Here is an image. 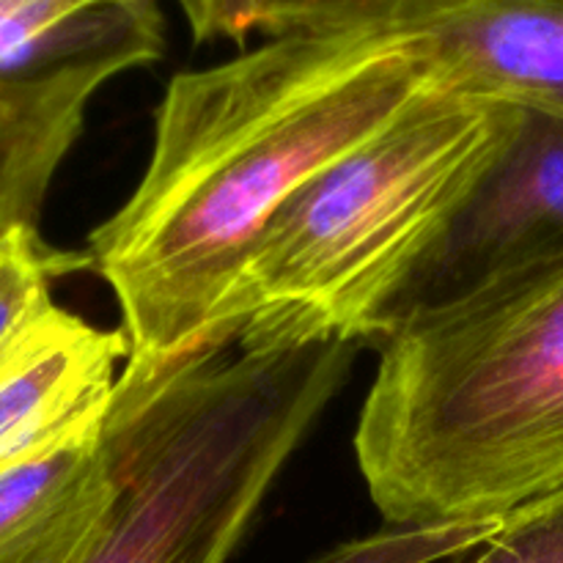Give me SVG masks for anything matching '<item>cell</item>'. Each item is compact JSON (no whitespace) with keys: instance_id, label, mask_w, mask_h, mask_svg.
<instances>
[{"instance_id":"15","label":"cell","mask_w":563,"mask_h":563,"mask_svg":"<svg viewBox=\"0 0 563 563\" xmlns=\"http://www.w3.org/2000/svg\"><path fill=\"white\" fill-rule=\"evenodd\" d=\"M192 38L207 42H245L258 31V0H179Z\"/></svg>"},{"instance_id":"5","label":"cell","mask_w":563,"mask_h":563,"mask_svg":"<svg viewBox=\"0 0 563 563\" xmlns=\"http://www.w3.org/2000/svg\"><path fill=\"white\" fill-rule=\"evenodd\" d=\"M563 269V119L520 104L495 163L421 258L377 341L498 286Z\"/></svg>"},{"instance_id":"6","label":"cell","mask_w":563,"mask_h":563,"mask_svg":"<svg viewBox=\"0 0 563 563\" xmlns=\"http://www.w3.org/2000/svg\"><path fill=\"white\" fill-rule=\"evenodd\" d=\"M126 357L124 330L49 306L0 357V473L102 427Z\"/></svg>"},{"instance_id":"10","label":"cell","mask_w":563,"mask_h":563,"mask_svg":"<svg viewBox=\"0 0 563 563\" xmlns=\"http://www.w3.org/2000/svg\"><path fill=\"white\" fill-rule=\"evenodd\" d=\"M157 20V0H0V75L75 55Z\"/></svg>"},{"instance_id":"11","label":"cell","mask_w":563,"mask_h":563,"mask_svg":"<svg viewBox=\"0 0 563 563\" xmlns=\"http://www.w3.org/2000/svg\"><path fill=\"white\" fill-rule=\"evenodd\" d=\"M82 267H91L88 253L47 245L38 234V223L0 229V357L53 306V280Z\"/></svg>"},{"instance_id":"12","label":"cell","mask_w":563,"mask_h":563,"mask_svg":"<svg viewBox=\"0 0 563 563\" xmlns=\"http://www.w3.org/2000/svg\"><path fill=\"white\" fill-rule=\"evenodd\" d=\"M478 0H258V31L291 33L410 27L467 9Z\"/></svg>"},{"instance_id":"4","label":"cell","mask_w":563,"mask_h":563,"mask_svg":"<svg viewBox=\"0 0 563 563\" xmlns=\"http://www.w3.org/2000/svg\"><path fill=\"white\" fill-rule=\"evenodd\" d=\"M352 357L322 341L124 368L104 421L115 498L69 563H229Z\"/></svg>"},{"instance_id":"2","label":"cell","mask_w":563,"mask_h":563,"mask_svg":"<svg viewBox=\"0 0 563 563\" xmlns=\"http://www.w3.org/2000/svg\"><path fill=\"white\" fill-rule=\"evenodd\" d=\"M357 467L396 528L495 526L563 489V269L379 341Z\"/></svg>"},{"instance_id":"8","label":"cell","mask_w":563,"mask_h":563,"mask_svg":"<svg viewBox=\"0 0 563 563\" xmlns=\"http://www.w3.org/2000/svg\"><path fill=\"white\" fill-rule=\"evenodd\" d=\"M401 31L432 88L533 104L563 119V0H478Z\"/></svg>"},{"instance_id":"3","label":"cell","mask_w":563,"mask_h":563,"mask_svg":"<svg viewBox=\"0 0 563 563\" xmlns=\"http://www.w3.org/2000/svg\"><path fill=\"white\" fill-rule=\"evenodd\" d=\"M520 104L429 86L269 220L218 319V346L377 339L385 311L495 163Z\"/></svg>"},{"instance_id":"1","label":"cell","mask_w":563,"mask_h":563,"mask_svg":"<svg viewBox=\"0 0 563 563\" xmlns=\"http://www.w3.org/2000/svg\"><path fill=\"white\" fill-rule=\"evenodd\" d=\"M429 88L401 27L291 33L170 77L132 196L88 262L113 289L130 372L209 350L269 220Z\"/></svg>"},{"instance_id":"14","label":"cell","mask_w":563,"mask_h":563,"mask_svg":"<svg viewBox=\"0 0 563 563\" xmlns=\"http://www.w3.org/2000/svg\"><path fill=\"white\" fill-rule=\"evenodd\" d=\"M495 526L396 528L390 537L368 542L366 550L346 553L344 563H423L438 555H451L456 550L476 548Z\"/></svg>"},{"instance_id":"9","label":"cell","mask_w":563,"mask_h":563,"mask_svg":"<svg viewBox=\"0 0 563 563\" xmlns=\"http://www.w3.org/2000/svg\"><path fill=\"white\" fill-rule=\"evenodd\" d=\"M113 498L104 423L0 473V563H69L102 526Z\"/></svg>"},{"instance_id":"13","label":"cell","mask_w":563,"mask_h":563,"mask_svg":"<svg viewBox=\"0 0 563 563\" xmlns=\"http://www.w3.org/2000/svg\"><path fill=\"white\" fill-rule=\"evenodd\" d=\"M465 563H563V489L504 517Z\"/></svg>"},{"instance_id":"7","label":"cell","mask_w":563,"mask_h":563,"mask_svg":"<svg viewBox=\"0 0 563 563\" xmlns=\"http://www.w3.org/2000/svg\"><path fill=\"white\" fill-rule=\"evenodd\" d=\"M165 49V22H148L97 47L0 75V229L38 223L49 185L86 124L93 93Z\"/></svg>"}]
</instances>
